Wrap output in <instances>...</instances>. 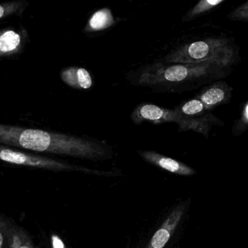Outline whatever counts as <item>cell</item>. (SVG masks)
Here are the masks:
<instances>
[{
  "label": "cell",
  "mask_w": 248,
  "mask_h": 248,
  "mask_svg": "<svg viewBox=\"0 0 248 248\" xmlns=\"http://www.w3.org/2000/svg\"><path fill=\"white\" fill-rule=\"evenodd\" d=\"M114 17L108 8H103L96 11L90 17L84 31L87 32H99L113 26Z\"/></svg>",
  "instance_id": "obj_9"
},
{
  "label": "cell",
  "mask_w": 248,
  "mask_h": 248,
  "mask_svg": "<svg viewBox=\"0 0 248 248\" xmlns=\"http://www.w3.org/2000/svg\"><path fill=\"white\" fill-rule=\"evenodd\" d=\"M225 98V92L221 88L208 89L201 96V100L204 106H211L222 101Z\"/></svg>",
  "instance_id": "obj_12"
},
{
  "label": "cell",
  "mask_w": 248,
  "mask_h": 248,
  "mask_svg": "<svg viewBox=\"0 0 248 248\" xmlns=\"http://www.w3.org/2000/svg\"><path fill=\"white\" fill-rule=\"evenodd\" d=\"M246 116H247V118L248 119V105L247 106V107H246Z\"/></svg>",
  "instance_id": "obj_18"
},
{
  "label": "cell",
  "mask_w": 248,
  "mask_h": 248,
  "mask_svg": "<svg viewBox=\"0 0 248 248\" xmlns=\"http://www.w3.org/2000/svg\"><path fill=\"white\" fill-rule=\"evenodd\" d=\"M208 69L207 64H175L155 66L141 74L140 82L142 84L178 83L203 75Z\"/></svg>",
  "instance_id": "obj_3"
},
{
  "label": "cell",
  "mask_w": 248,
  "mask_h": 248,
  "mask_svg": "<svg viewBox=\"0 0 248 248\" xmlns=\"http://www.w3.org/2000/svg\"><path fill=\"white\" fill-rule=\"evenodd\" d=\"M0 160L9 164L33 168L44 169L53 171H76L84 172L100 176H113L112 172L98 171L91 170L86 167H77L76 165L67 164L62 162L58 161L49 157H42L36 154H31L25 151H19L11 147L0 144Z\"/></svg>",
  "instance_id": "obj_2"
},
{
  "label": "cell",
  "mask_w": 248,
  "mask_h": 248,
  "mask_svg": "<svg viewBox=\"0 0 248 248\" xmlns=\"http://www.w3.org/2000/svg\"><path fill=\"white\" fill-rule=\"evenodd\" d=\"M185 206L179 205L171 211L161 227L155 233L146 248H164L179 226L185 214Z\"/></svg>",
  "instance_id": "obj_5"
},
{
  "label": "cell",
  "mask_w": 248,
  "mask_h": 248,
  "mask_svg": "<svg viewBox=\"0 0 248 248\" xmlns=\"http://www.w3.org/2000/svg\"><path fill=\"white\" fill-rule=\"evenodd\" d=\"M10 240L11 248H34L26 231L10 221Z\"/></svg>",
  "instance_id": "obj_10"
},
{
  "label": "cell",
  "mask_w": 248,
  "mask_h": 248,
  "mask_svg": "<svg viewBox=\"0 0 248 248\" xmlns=\"http://www.w3.org/2000/svg\"><path fill=\"white\" fill-rule=\"evenodd\" d=\"M10 224V220L0 215V248H11Z\"/></svg>",
  "instance_id": "obj_14"
},
{
  "label": "cell",
  "mask_w": 248,
  "mask_h": 248,
  "mask_svg": "<svg viewBox=\"0 0 248 248\" xmlns=\"http://www.w3.org/2000/svg\"><path fill=\"white\" fill-rule=\"evenodd\" d=\"M231 18L248 20V2L237 7L231 13Z\"/></svg>",
  "instance_id": "obj_16"
},
{
  "label": "cell",
  "mask_w": 248,
  "mask_h": 248,
  "mask_svg": "<svg viewBox=\"0 0 248 248\" xmlns=\"http://www.w3.org/2000/svg\"><path fill=\"white\" fill-rule=\"evenodd\" d=\"M223 1H224V0H201L191 10L190 13L188 15V17H195V16H198L201 13H205V12L214 8L216 6L221 4Z\"/></svg>",
  "instance_id": "obj_15"
},
{
  "label": "cell",
  "mask_w": 248,
  "mask_h": 248,
  "mask_svg": "<svg viewBox=\"0 0 248 248\" xmlns=\"http://www.w3.org/2000/svg\"><path fill=\"white\" fill-rule=\"evenodd\" d=\"M62 81L76 89H89L93 85L91 75L87 70L79 67H69L61 73Z\"/></svg>",
  "instance_id": "obj_8"
},
{
  "label": "cell",
  "mask_w": 248,
  "mask_h": 248,
  "mask_svg": "<svg viewBox=\"0 0 248 248\" xmlns=\"http://www.w3.org/2000/svg\"><path fill=\"white\" fill-rule=\"evenodd\" d=\"M232 50L220 39H206L188 44L166 57L168 63L181 64H226Z\"/></svg>",
  "instance_id": "obj_1"
},
{
  "label": "cell",
  "mask_w": 248,
  "mask_h": 248,
  "mask_svg": "<svg viewBox=\"0 0 248 248\" xmlns=\"http://www.w3.org/2000/svg\"><path fill=\"white\" fill-rule=\"evenodd\" d=\"M143 160L163 170L179 176H189L195 174V170L183 163L166 157L153 151H139Z\"/></svg>",
  "instance_id": "obj_6"
},
{
  "label": "cell",
  "mask_w": 248,
  "mask_h": 248,
  "mask_svg": "<svg viewBox=\"0 0 248 248\" xmlns=\"http://www.w3.org/2000/svg\"><path fill=\"white\" fill-rule=\"evenodd\" d=\"M23 32L11 29L0 31V58L16 55L23 49Z\"/></svg>",
  "instance_id": "obj_7"
},
{
  "label": "cell",
  "mask_w": 248,
  "mask_h": 248,
  "mask_svg": "<svg viewBox=\"0 0 248 248\" xmlns=\"http://www.w3.org/2000/svg\"><path fill=\"white\" fill-rule=\"evenodd\" d=\"M134 123L140 124L144 121L154 124L176 122L181 128H185V120L176 109H168L154 104H144L139 106L131 115Z\"/></svg>",
  "instance_id": "obj_4"
},
{
  "label": "cell",
  "mask_w": 248,
  "mask_h": 248,
  "mask_svg": "<svg viewBox=\"0 0 248 248\" xmlns=\"http://www.w3.org/2000/svg\"><path fill=\"white\" fill-rule=\"evenodd\" d=\"M26 2L23 1H7L0 4V19L9 17L21 11L23 7H26Z\"/></svg>",
  "instance_id": "obj_13"
},
{
  "label": "cell",
  "mask_w": 248,
  "mask_h": 248,
  "mask_svg": "<svg viewBox=\"0 0 248 248\" xmlns=\"http://www.w3.org/2000/svg\"><path fill=\"white\" fill-rule=\"evenodd\" d=\"M52 244L53 248H66L62 240L57 235H52Z\"/></svg>",
  "instance_id": "obj_17"
},
{
  "label": "cell",
  "mask_w": 248,
  "mask_h": 248,
  "mask_svg": "<svg viewBox=\"0 0 248 248\" xmlns=\"http://www.w3.org/2000/svg\"><path fill=\"white\" fill-rule=\"evenodd\" d=\"M204 109H205V106L201 100L193 99L186 102L176 110L182 117L186 119L188 116L199 115L201 112H203Z\"/></svg>",
  "instance_id": "obj_11"
}]
</instances>
